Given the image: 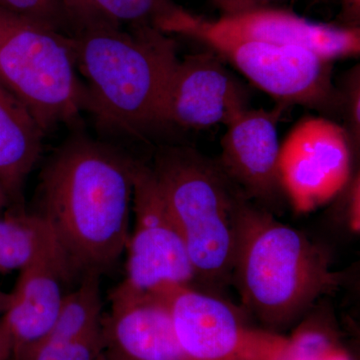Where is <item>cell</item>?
I'll return each instance as SVG.
<instances>
[{
  "label": "cell",
  "mask_w": 360,
  "mask_h": 360,
  "mask_svg": "<svg viewBox=\"0 0 360 360\" xmlns=\"http://www.w3.org/2000/svg\"><path fill=\"white\" fill-rule=\"evenodd\" d=\"M44 134L27 108L0 84V187L9 202H21Z\"/></svg>",
  "instance_id": "cell-15"
},
{
  "label": "cell",
  "mask_w": 360,
  "mask_h": 360,
  "mask_svg": "<svg viewBox=\"0 0 360 360\" xmlns=\"http://www.w3.org/2000/svg\"><path fill=\"white\" fill-rule=\"evenodd\" d=\"M231 281L246 309L274 326L290 323L335 284L322 251L251 203Z\"/></svg>",
  "instance_id": "cell-4"
},
{
  "label": "cell",
  "mask_w": 360,
  "mask_h": 360,
  "mask_svg": "<svg viewBox=\"0 0 360 360\" xmlns=\"http://www.w3.org/2000/svg\"><path fill=\"white\" fill-rule=\"evenodd\" d=\"M9 205L8 198L6 195V193L2 191L1 187H0V212L6 207L7 205Z\"/></svg>",
  "instance_id": "cell-27"
},
{
  "label": "cell",
  "mask_w": 360,
  "mask_h": 360,
  "mask_svg": "<svg viewBox=\"0 0 360 360\" xmlns=\"http://www.w3.org/2000/svg\"><path fill=\"white\" fill-rule=\"evenodd\" d=\"M0 7L66 34L73 33L63 0H0Z\"/></svg>",
  "instance_id": "cell-20"
},
{
  "label": "cell",
  "mask_w": 360,
  "mask_h": 360,
  "mask_svg": "<svg viewBox=\"0 0 360 360\" xmlns=\"http://www.w3.org/2000/svg\"><path fill=\"white\" fill-rule=\"evenodd\" d=\"M134 229L127 250V277L111 295L158 293L189 286L195 278L184 238L168 210L149 165L134 163Z\"/></svg>",
  "instance_id": "cell-6"
},
{
  "label": "cell",
  "mask_w": 360,
  "mask_h": 360,
  "mask_svg": "<svg viewBox=\"0 0 360 360\" xmlns=\"http://www.w3.org/2000/svg\"><path fill=\"white\" fill-rule=\"evenodd\" d=\"M165 298L180 347L191 360H281L285 341L246 328L224 300L191 286L158 293Z\"/></svg>",
  "instance_id": "cell-8"
},
{
  "label": "cell",
  "mask_w": 360,
  "mask_h": 360,
  "mask_svg": "<svg viewBox=\"0 0 360 360\" xmlns=\"http://www.w3.org/2000/svg\"><path fill=\"white\" fill-rule=\"evenodd\" d=\"M11 293L4 292L0 290V319L6 314V310L8 309L9 304H11Z\"/></svg>",
  "instance_id": "cell-25"
},
{
  "label": "cell",
  "mask_w": 360,
  "mask_h": 360,
  "mask_svg": "<svg viewBox=\"0 0 360 360\" xmlns=\"http://www.w3.org/2000/svg\"><path fill=\"white\" fill-rule=\"evenodd\" d=\"M105 348L103 324L70 340H40L13 354L15 360H97Z\"/></svg>",
  "instance_id": "cell-19"
},
{
  "label": "cell",
  "mask_w": 360,
  "mask_h": 360,
  "mask_svg": "<svg viewBox=\"0 0 360 360\" xmlns=\"http://www.w3.org/2000/svg\"><path fill=\"white\" fill-rule=\"evenodd\" d=\"M99 276L101 274L96 271L84 274L79 288L63 297L58 319L41 340H70L101 328L103 303Z\"/></svg>",
  "instance_id": "cell-17"
},
{
  "label": "cell",
  "mask_w": 360,
  "mask_h": 360,
  "mask_svg": "<svg viewBox=\"0 0 360 360\" xmlns=\"http://www.w3.org/2000/svg\"><path fill=\"white\" fill-rule=\"evenodd\" d=\"M269 1L272 0H214L215 4L224 11V14L264 7Z\"/></svg>",
  "instance_id": "cell-23"
},
{
  "label": "cell",
  "mask_w": 360,
  "mask_h": 360,
  "mask_svg": "<svg viewBox=\"0 0 360 360\" xmlns=\"http://www.w3.org/2000/svg\"><path fill=\"white\" fill-rule=\"evenodd\" d=\"M70 265L60 253L44 255L20 270L8 309L1 321L13 340V354L49 333L58 319L63 297L60 283Z\"/></svg>",
  "instance_id": "cell-14"
},
{
  "label": "cell",
  "mask_w": 360,
  "mask_h": 360,
  "mask_svg": "<svg viewBox=\"0 0 360 360\" xmlns=\"http://www.w3.org/2000/svg\"><path fill=\"white\" fill-rule=\"evenodd\" d=\"M103 319L104 352L122 360H191L184 354L165 298L158 293L110 295Z\"/></svg>",
  "instance_id": "cell-13"
},
{
  "label": "cell",
  "mask_w": 360,
  "mask_h": 360,
  "mask_svg": "<svg viewBox=\"0 0 360 360\" xmlns=\"http://www.w3.org/2000/svg\"><path fill=\"white\" fill-rule=\"evenodd\" d=\"M13 345L11 335L0 319V360H8L13 355Z\"/></svg>",
  "instance_id": "cell-24"
},
{
  "label": "cell",
  "mask_w": 360,
  "mask_h": 360,
  "mask_svg": "<svg viewBox=\"0 0 360 360\" xmlns=\"http://www.w3.org/2000/svg\"><path fill=\"white\" fill-rule=\"evenodd\" d=\"M343 4H345V8L348 11V13H352V16L355 18V15L359 14V6L360 0H342Z\"/></svg>",
  "instance_id": "cell-26"
},
{
  "label": "cell",
  "mask_w": 360,
  "mask_h": 360,
  "mask_svg": "<svg viewBox=\"0 0 360 360\" xmlns=\"http://www.w3.org/2000/svg\"><path fill=\"white\" fill-rule=\"evenodd\" d=\"M203 42L231 63L255 86L281 104H300L319 110L340 108V92L333 84V61L300 47L231 39L196 32Z\"/></svg>",
  "instance_id": "cell-7"
},
{
  "label": "cell",
  "mask_w": 360,
  "mask_h": 360,
  "mask_svg": "<svg viewBox=\"0 0 360 360\" xmlns=\"http://www.w3.org/2000/svg\"><path fill=\"white\" fill-rule=\"evenodd\" d=\"M284 104L272 110L248 108L226 125L219 161L248 200L276 207L285 195L279 174L278 125Z\"/></svg>",
  "instance_id": "cell-12"
},
{
  "label": "cell",
  "mask_w": 360,
  "mask_h": 360,
  "mask_svg": "<svg viewBox=\"0 0 360 360\" xmlns=\"http://www.w3.org/2000/svg\"><path fill=\"white\" fill-rule=\"evenodd\" d=\"M196 32L300 47L333 63L359 56L360 51L359 27L314 22L265 6L224 14L217 20H202L191 14L179 34L191 37Z\"/></svg>",
  "instance_id": "cell-11"
},
{
  "label": "cell",
  "mask_w": 360,
  "mask_h": 360,
  "mask_svg": "<svg viewBox=\"0 0 360 360\" xmlns=\"http://www.w3.org/2000/svg\"><path fill=\"white\" fill-rule=\"evenodd\" d=\"M97 360H122V359H118V357L113 356V355L108 354V352H103V354H101V356H99L98 359H97Z\"/></svg>",
  "instance_id": "cell-28"
},
{
  "label": "cell",
  "mask_w": 360,
  "mask_h": 360,
  "mask_svg": "<svg viewBox=\"0 0 360 360\" xmlns=\"http://www.w3.org/2000/svg\"><path fill=\"white\" fill-rule=\"evenodd\" d=\"M225 63L213 51L177 59L163 103L165 127L227 125L250 108V92Z\"/></svg>",
  "instance_id": "cell-10"
},
{
  "label": "cell",
  "mask_w": 360,
  "mask_h": 360,
  "mask_svg": "<svg viewBox=\"0 0 360 360\" xmlns=\"http://www.w3.org/2000/svg\"><path fill=\"white\" fill-rule=\"evenodd\" d=\"M63 2L70 14L73 32L92 23L108 20L96 11L91 0H63Z\"/></svg>",
  "instance_id": "cell-22"
},
{
  "label": "cell",
  "mask_w": 360,
  "mask_h": 360,
  "mask_svg": "<svg viewBox=\"0 0 360 360\" xmlns=\"http://www.w3.org/2000/svg\"><path fill=\"white\" fill-rule=\"evenodd\" d=\"M352 141L345 127L309 116L297 123L279 150L284 193L297 212L314 210L345 188L352 174Z\"/></svg>",
  "instance_id": "cell-9"
},
{
  "label": "cell",
  "mask_w": 360,
  "mask_h": 360,
  "mask_svg": "<svg viewBox=\"0 0 360 360\" xmlns=\"http://www.w3.org/2000/svg\"><path fill=\"white\" fill-rule=\"evenodd\" d=\"M186 243L195 276L217 284L232 278L251 201L220 167L186 148H165L150 167Z\"/></svg>",
  "instance_id": "cell-3"
},
{
  "label": "cell",
  "mask_w": 360,
  "mask_h": 360,
  "mask_svg": "<svg viewBox=\"0 0 360 360\" xmlns=\"http://www.w3.org/2000/svg\"><path fill=\"white\" fill-rule=\"evenodd\" d=\"M110 20L71 34L73 58L84 77L85 111L106 132L143 139L163 129L168 80L179 56L174 40L151 26Z\"/></svg>",
  "instance_id": "cell-2"
},
{
  "label": "cell",
  "mask_w": 360,
  "mask_h": 360,
  "mask_svg": "<svg viewBox=\"0 0 360 360\" xmlns=\"http://www.w3.org/2000/svg\"><path fill=\"white\" fill-rule=\"evenodd\" d=\"M134 163L103 142L77 135L45 165L37 214L51 226L71 271L101 274L127 250Z\"/></svg>",
  "instance_id": "cell-1"
},
{
  "label": "cell",
  "mask_w": 360,
  "mask_h": 360,
  "mask_svg": "<svg viewBox=\"0 0 360 360\" xmlns=\"http://www.w3.org/2000/svg\"><path fill=\"white\" fill-rule=\"evenodd\" d=\"M52 253L63 255L51 226L39 214L18 212L0 219V274L23 269Z\"/></svg>",
  "instance_id": "cell-16"
},
{
  "label": "cell",
  "mask_w": 360,
  "mask_h": 360,
  "mask_svg": "<svg viewBox=\"0 0 360 360\" xmlns=\"http://www.w3.org/2000/svg\"><path fill=\"white\" fill-rule=\"evenodd\" d=\"M101 15L116 25L151 26L174 33L188 11L172 0H91Z\"/></svg>",
  "instance_id": "cell-18"
},
{
  "label": "cell",
  "mask_w": 360,
  "mask_h": 360,
  "mask_svg": "<svg viewBox=\"0 0 360 360\" xmlns=\"http://www.w3.org/2000/svg\"><path fill=\"white\" fill-rule=\"evenodd\" d=\"M340 108L345 112L348 122L347 130L352 141H359L360 130V85L359 71H354L345 85L343 94L340 92Z\"/></svg>",
  "instance_id": "cell-21"
},
{
  "label": "cell",
  "mask_w": 360,
  "mask_h": 360,
  "mask_svg": "<svg viewBox=\"0 0 360 360\" xmlns=\"http://www.w3.org/2000/svg\"><path fill=\"white\" fill-rule=\"evenodd\" d=\"M0 84L32 113L44 134L77 122L86 94L71 35L0 7Z\"/></svg>",
  "instance_id": "cell-5"
}]
</instances>
